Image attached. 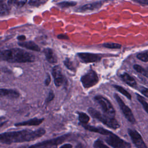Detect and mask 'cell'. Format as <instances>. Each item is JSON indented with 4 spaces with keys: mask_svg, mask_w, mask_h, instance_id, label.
<instances>
[{
    "mask_svg": "<svg viewBox=\"0 0 148 148\" xmlns=\"http://www.w3.org/2000/svg\"><path fill=\"white\" fill-rule=\"evenodd\" d=\"M46 133L43 128H39L34 131L24 130L17 131L6 132L1 134L0 141L5 144H11L13 143H21L30 142L37 139Z\"/></svg>",
    "mask_w": 148,
    "mask_h": 148,
    "instance_id": "1",
    "label": "cell"
},
{
    "mask_svg": "<svg viewBox=\"0 0 148 148\" xmlns=\"http://www.w3.org/2000/svg\"><path fill=\"white\" fill-rule=\"evenodd\" d=\"M1 60L11 63H25L34 61V54L20 48H13L1 51Z\"/></svg>",
    "mask_w": 148,
    "mask_h": 148,
    "instance_id": "2",
    "label": "cell"
},
{
    "mask_svg": "<svg viewBox=\"0 0 148 148\" xmlns=\"http://www.w3.org/2000/svg\"><path fill=\"white\" fill-rule=\"evenodd\" d=\"M88 112L93 118L102 122L109 128L116 130L120 127L119 123L114 117H110L105 114H102L92 108H89L88 109Z\"/></svg>",
    "mask_w": 148,
    "mask_h": 148,
    "instance_id": "3",
    "label": "cell"
},
{
    "mask_svg": "<svg viewBox=\"0 0 148 148\" xmlns=\"http://www.w3.org/2000/svg\"><path fill=\"white\" fill-rule=\"evenodd\" d=\"M69 136V134H65L57 138L45 140L30 146L27 148H57V145L62 143Z\"/></svg>",
    "mask_w": 148,
    "mask_h": 148,
    "instance_id": "4",
    "label": "cell"
},
{
    "mask_svg": "<svg viewBox=\"0 0 148 148\" xmlns=\"http://www.w3.org/2000/svg\"><path fill=\"white\" fill-rule=\"evenodd\" d=\"M94 100L100 105L104 113L110 117H114L116 112L110 102L101 95H97L94 97Z\"/></svg>",
    "mask_w": 148,
    "mask_h": 148,
    "instance_id": "5",
    "label": "cell"
},
{
    "mask_svg": "<svg viewBox=\"0 0 148 148\" xmlns=\"http://www.w3.org/2000/svg\"><path fill=\"white\" fill-rule=\"evenodd\" d=\"M80 81L84 88H88L97 84L99 81V78L97 73L94 70L90 69L81 77Z\"/></svg>",
    "mask_w": 148,
    "mask_h": 148,
    "instance_id": "6",
    "label": "cell"
},
{
    "mask_svg": "<svg viewBox=\"0 0 148 148\" xmlns=\"http://www.w3.org/2000/svg\"><path fill=\"white\" fill-rule=\"evenodd\" d=\"M106 142L113 148H131V145L128 142L122 139L114 134H112L105 139Z\"/></svg>",
    "mask_w": 148,
    "mask_h": 148,
    "instance_id": "7",
    "label": "cell"
},
{
    "mask_svg": "<svg viewBox=\"0 0 148 148\" xmlns=\"http://www.w3.org/2000/svg\"><path fill=\"white\" fill-rule=\"evenodd\" d=\"M114 98L116 99V100L117 101V102L120 106V108L121 110L125 117L127 119V120L128 121H130V123H131L132 124H134L135 123V119L134 116V114H133L131 109L125 104L124 101L121 99V98L120 97V96L118 94H114Z\"/></svg>",
    "mask_w": 148,
    "mask_h": 148,
    "instance_id": "8",
    "label": "cell"
},
{
    "mask_svg": "<svg viewBox=\"0 0 148 148\" xmlns=\"http://www.w3.org/2000/svg\"><path fill=\"white\" fill-rule=\"evenodd\" d=\"M128 133L133 143L137 148H147L142 137L137 131L129 128Z\"/></svg>",
    "mask_w": 148,
    "mask_h": 148,
    "instance_id": "9",
    "label": "cell"
},
{
    "mask_svg": "<svg viewBox=\"0 0 148 148\" xmlns=\"http://www.w3.org/2000/svg\"><path fill=\"white\" fill-rule=\"evenodd\" d=\"M51 74L53 77L54 84L56 87H60L64 84L65 81V77L63 75L61 68L60 66H54L52 69Z\"/></svg>",
    "mask_w": 148,
    "mask_h": 148,
    "instance_id": "10",
    "label": "cell"
},
{
    "mask_svg": "<svg viewBox=\"0 0 148 148\" xmlns=\"http://www.w3.org/2000/svg\"><path fill=\"white\" fill-rule=\"evenodd\" d=\"M77 56L84 63L98 62L101 59L100 55L90 53H79Z\"/></svg>",
    "mask_w": 148,
    "mask_h": 148,
    "instance_id": "11",
    "label": "cell"
},
{
    "mask_svg": "<svg viewBox=\"0 0 148 148\" xmlns=\"http://www.w3.org/2000/svg\"><path fill=\"white\" fill-rule=\"evenodd\" d=\"M104 1H98L88 4H85L83 6H80L77 9L78 12H86L92 11L94 10H98L103 5Z\"/></svg>",
    "mask_w": 148,
    "mask_h": 148,
    "instance_id": "12",
    "label": "cell"
},
{
    "mask_svg": "<svg viewBox=\"0 0 148 148\" xmlns=\"http://www.w3.org/2000/svg\"><path fill=\"white\" fill-rule=\"evenodd\" d=\"M82 125L86 130H88L89 131L93 132L98 133V134H100L101 135L109 136V135L113 134V132H111L110 131L106 130V129H105L103 128H102V127H94V126L90 125H88V124Z\"/></svg>",
    "mask_w": 148,
    "mask_h": 148,
    "instance_id": "13",
    "label": "cell"
},
{
    "mask_svg": "<svg viewBox=\"0 0 148 148\" xmlns=\"http://www.w3.org/2000/svg\"><path fill=\"white\" fill-rule=\"evenodd\" d=\"M44 121V119H38V118H34L31 119L29 120L20 122V123H17L15 124V126L16 127H20V126H36V125H39L42 122Z\"/></svg>",
    "mask_w": 148,
    "mask_h": 148,
    "instance_id": "14",
    "label": "cell"
},
{
    "mask_svg": "<svg viewBox=\"0 0 148 148\" xmlns=\"http://www.w3.org/2000/svg\"><path fill=\"white\" fill-rule=\"evenodd\" d=\"M46 60L50 64H56L57 62V57L54 51L50 48H46L43 50Z\"/></svg>",
    "mask_w": 148,
    "mask_h": 148,
    "instance_id": "15",
    "label": "cell"
},
{
    "mask_svg": "<svg viewBox=\"0 0 148 148\" xmlns=\"http://www.w3.org/2000/svg\"><path fill=\"white\" fill-rule=\"evenodd\" d=\"M18 45L23 47H24L27 49L35 51H40V48L33 41H28V42H18Z\"/></svg>",
    "mask_w": 148,
    "mask_h": 148,
    "instance_id": "16",
    "label": "cell"
},
{
    "mask_svg": "<svg viewBox=\"0 0 148 148\" xmlns=\"http://www.w3.org/2000/svg\"><path fill=\"white\" fill-rule=\"evenodd\" d=\"M0 96L2 97H8L13 98H17L20 96V94L18 91L12 90V89H5L1 88L0 90Z\"/></svg>",
    "mask_w": 148,
    "mask_h": 148,
    "instance_id": "17",
    "label": "cell"
},
{
    "mask_svg": "<svg viewBox=\"0 0 148 148\" xmlns=\"http://www.w3.org/2000/svg\"><path fill=\"white\" fill-rule=\"evenodd\" d=\"M120 77L123 80V81L128 86L134 88H136L137 87V83L135 80L128 73L126 72L123 73L120 75Z\"/></svg>",
    "mask_w": 148,
    "mask_h": 148,
    "instance_id": "18",
    "label": "cell"
},
{
    "mask_svg": "<svg viewBox=\"0 0 148 148\" xmlns=\"http://www.w3.org/2000/svg\"><path fill=\"white\" fill-rule=\"evenodd\" d=\"M10 5L8 2H6L4 1L0 2V14L1 16L7 15L10 12Z\"/></svg>",
    "mask_w": 148,
    "mask_h": 148,
    "instance_id": "19",
    "label": "cell"
},
{
    "mask_svg": "<svg viewBox=\"0 0 148 148\" xmlns=\"http://www.w3.org/2000/svg\"><path fill=\"white\" fill-rule=\"evenodd\" d=\"M79 120L81 125L87 124L89 120L90 117L84 112H79Z\"/></svg>",
    "mask_w": 148,
    "mask_h": 148,
    "instance_id": "20",
    "label": "cell"
},
{
    "mask_svg": "<svg viewBox=\"0 0 148 148\" xmlns=\"http://www.w3.org/2000/svg\"><path fill=\"white\" fill-rule=\"evenodd\" d=\"M113 87L116 89L119 92H120L121 94H122L123 95L126 97L128 99L131 100V95L125 90L124 89L123 87L119 86V85H113Z\"/></svg>",
    "mask_w": 148,
    "mask_h": 148,
    "instance_id": "21",
    "label": "cell"
},
{
    "mask_svg": "<svg viewBox=\"0 0 148 148\" xmlns=\"http://www.w3.org/2000/svg\"><path fill=\"white\" fill-rule=\"evenodd\" d=\"M77 4L76 2L74 1H62L57 3V6L62 8H66L69 7L74 6Z\"/></svg>",
    "mask_w": 148,
    "mask_h": 148,
    "instance_id": "22",
    "label": "cell"
},
{
    "mask_svg": "<svg viewBox=\"0 0 148 148\" xmlns=\"http://www.w3.org/2000/svg\"><path fill=\"white\" fill-rule=\"evenodd\" d=\"M134 69L138 73L144 75L145 76L148 77V72L147 71H146L142 66L138 65V64H135L134 65Z\"/></svg>",
    "mask_w": 148,
    "mask_h": 148,
    "instance_id": "23",
    "label": "cell"
},
{
    "mask_svg": "<svg viewBox=\"0 0 148 148\" xmlns=\"http://www.w3.org/2000/svg\"><path fill=\"white\" fill-rule=\"evenodd\" d=\"M136 97H137L138 100L142 105L145 110L148 113V103L147 102V101L144 99L143 97H142L141 95H140L138 94H136Z\"/></svg>",
    "mask_w": 148,
    "mask_h": 148,
    "instance_id": "24",
    "label": "cell"
},
{
    "mask_svg": "<svg viewBox=\"0 0 148 148\" xmlns=\"http://www.w3.org/2000/svg\"><path fill=\"white\" fill-rule=\"evenodd\" d=\"M8 2L10 5H13L17 8H21L25 4V3L27 2V1L14 0V1H8Z\"/></svg>",
    "mask_w": 148,
    "mask_h": 148,
    "instance_id": "25",
    "label": "cell"
},
{
    "mask_svg": "<svg viewBox=\"0 0 148 148\" xmlns=\"http://www.w3.org/2000/svg\"><path fill=\"white\" fill-rule=\"evenodd\" d=\"M46 1H43V0H31L28 1V4L30 6H35V7H39L45 3H46Z\"/></svg>",
    "mask_w": 148,
    "mask_h": 148,
    "instance_id": "26",
    "label": "cell"
},
{
    "mask_svg": "<svg viewBox=\"0 0 148 148\" xmlns=\"http://www.w3.org/2000/svg\"><path fill=\"white\" fill-rule=\"evenodd\" d=\"M93 146L94 148H109L100 139H98L94 142Z\"/></svg>",
    "mask_w": 148,
    "mask_h": 148,
    "instance_id": "27",
    "label": "cell"
},
{
    "mask_svg": "<svg viewBox=\"0 0 148 148\" xmlns=\"http://www.w3.org/2000/svg\"><path fill=\"white\" fill-rule=\"evenodd\" d=\"M136 57L139 60L143 62H148V51L140 53L136 56Z\"/></svg>",
    "mask_w": 148,
    "mask_h": 148,
    "instance_id": "28",
    "label": "cell"
},
{
    "mask_svg": "<svg viewBox=\"0 0 148 148\" xmlns=\"http://www.w3.org/2000/svg\"><path fill=\"white\" fill-rule=\"evenodd\" d=\"M102 46L108 49H120L121 47V45L115 43H103Z\"/></svg>",
    "mask_w": 148,
    "mask_h": 148,
    "instance_id": "29",
    "label": "cell"
},
{
    "mask_svg": "<svg viewBox=\"0 0 148 148\" xmlns=\"http://www.w3.org/2000/svg\"><path fill=\"white\" fill-rule=\"evenodd\" d=\"M64 64L68 69H69L71 71H74L75 67L73 66V62L69 58H65V60L64 61Z\"/></svg>",
    "mask_w": 148,
    "mask_h": 148,
    "instance_id": "30",
    "label": "cell"
},
{
    "mask_svg": "<svg viewBox=\"0 0 148 148\" xmlns=\"http://www.w3.org/2000/svg\"><path fill=\"white\" fill-rule=\"evenodd\" d=\"M54 97H55V94L53 92V91H50L47 98L45 99V103H48L50 102L51 101H53L54 99Z\"/></svg>",
    "mask_w": 148,
    "mask_h": 148,
    "instance_id": "31",
    "label": "cell"
},
{
    "mask_svg": "<svg viewBox=\"0 0 148 148\" xmlns=\"http://www.w3.org/2000/svg\"><path fill=\"white\" fill-rule=\"evenodd\" d=\"M139 90L143 95H144L145 97L148 98V88H145L144 87H141Z\"/></svg>",
    "mask_w": 148,
    "mask_h": 148,
    "instance_id": "32",
    "label": "cell"
},
{
    "mask_svg": "<svg viewBox=\"0 0 148 148\" xmlns=\"http://www.w3.org/2000/svg\"><path fill=\"white\" fill-rule=\"evenodd\" d=\"M50 82H51V77L49 73H47L46 79L45 80V85L47 86L50 84Z\"/></svg>",
    "mask_w": 148,
    "mask_h": 148,
    "instance_id": "33",
    "label": "cell"
},
{
    "mask_svg": "<svg viewBox=\"0 0 148 148\" xmlns=\"http://www.w3.org/2000/svg\"><path fill=\"white\" fill-rule=\"evenodd\" d=\"M57 38L58 39H65V40H66V39H69V37L66 34H60L57 36Z\"/></svg>",
    "mask_w": 148,
    "mask_h": 148,
    "instance_id": "34",
    "label": "cell"
},
{
    "mask_svg": "<svg viewBox=\"0 0 148 148\" xmlns=\"http://www.w3.org/2000/svg\"><path fill=\"white\" fill-rule=\"evenodd\" d=\"M17 39L20 41V42H24L25 40L26 39V37L25 35H19L17 37Z\"/></svg>",
    "mask_w": 148,
    "mask_h": 148,
    "instance_id": "35",
    "label": "cell"
},
{
    "mask_svg": "<svg viewBox=\"0 0 148 148\" xmlns=\"http://www.w3.org/2000/svg\"><path fill=\"white\" fill-rule=\"evenodd\" d=\"M135 2L141 3L142 5H148V0H137V1H135Z\"/></svg>",
    "mask_w": 148,
    "mask_h": 148,
    "instance_id": "36",
    "label": "cell"
},
{
    "mask_svg": "<svg viewBox=\"0 0 148 148\" xmlns=\"http://www.w3.org/2000/svg\"><path fill=\"white\" fill-rule=\"evenodd\" d=\"M60 148H72V145L69 143H66L62 145Z\"/></svg>",
    "mask_w": 148,
    "mask_h": 148,
    "instance_id": "37",
    "label": "cell"
},
{
    "mask_svg": "<svg viewBox=\"0 0 148 148\" xmlns=\"http://www.w3.org/2000/svg\"><path fill=\"white\" fill-rule=\"evenodd\" d=\"M147 72H148V68H147Z\"/></svg>",
    "mask_w": 148,
    "mask_h": 148,
    "instance_id": "38",
    "label": "cell"
}]
</instances>
